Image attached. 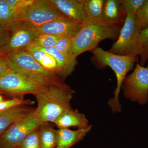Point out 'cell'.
I'll return each mask as SVG.
<instances>
[{
	"instance_id": "6da1fadb",
	"label": "cell",
	"mask_w": 148,
	"mask_h": 148,
	"mask_svg": "<svg viewBox=\"0 0 148 148\" xmlns=\"http://www.w3.org/2000/svg\"><path fill=\"white\" fill-rule=\"evenodd\" d=\"M74 93L66 84L47 86L35 93L38 104L35 111L42 123H53L64 112L72 108Z\"/></svg>"
},
{
	"instance_id": "836d02e7",
	"label": "cell",
	"mask_w": 148,
	"mask_h": 148,
	"mask_svg": "<svg viewBox=\"0 0 148 148\" xmlns=\"http://www.w3.org/2000/svg\"><path fill=\"white\" fill-rule=\"evenodd\" d=\"M147 66H148V59L147 61Z\"/></svg>"
},
{
	"instance_id": "7c38bea8",
	"label": "cell",
	"mask_w": 148,
	"mask_h": 148,
	"mask_svg": "<svg viewBox=\"0 0 148 148\" xmlns=\"http://www.w3.org/2000/svg\"><path fill=\"white\" fill-rule=\"evenodd\" d=\"M25 49H38L52 56L58 64L59 77L62 79H65L67 77L71 75L76 66L77 58H74L72 55H64L56 50L55 47L40 48L31 45Z\"/></svg>"
},
{
	"instance_id": "e0dca14e",
	"label": "cell",
	"mask_w": 148,
	"mask_h": 148,
	"mask_svg": "<svg viewBox=\"0 0 148 148\" xmlns=\"http://www.w3.org/2000/svg\"><path fill=\"white\" fill-rule=\"evenodd\" d=\"M34 110L29 106H21L0 112V135L16 121Z\"/></svg>"
},
{
	"instance_id": "ffe728a7",
	"label": "cell",
	"mask_w": 148,
	"mask_h": 148,
	"mask_svg": "<svg viewBox=\"0 0 148 148\" xmlns=\"http://www.w3.org/2000/svg\"><path fill=\"white\" fill-rule=\"evenodd\" d=\"M86 13L90 18L103 21V8L105 0H83Z\"/></svg>"
},
{
	"instance_id": "52a82bcc",
	"label": "cell",
	"mask_w": 148,
	"mask_h": 148,
	"mask_svg": "<svg viewBox=\"0 0 148 148\" xmlns=\"http://www.w3.org/2000/svg\"><path fill=\"white\" fill-rule=\"evenodd\" d=\"M121 88L125 97L141 105L148 101V66L143 67L139 60L132 73L125 77Z\"/></svg>"
},
{
	"instance_id": "3957f363",
	"label": "cell",
	"mask_w": 148,
	"mask_h": 148,
	"mask_svg": "<svg viewBox=\"0 0 148 148\" xmlns=\"http://www.w3.org/2000/svg\"><path fill=\"white\" fill-rule=\"evenodd\" d=\"M91 52L100 66H109L115 74L116 87L113 98L109 100L108 105L113 112H120L121 111V106L119 102V95L122 84L127 73L132 70L135 63L139 60L138 56L117 55L99 47H96Z\"/></svg>"
},
{
	"instance_id": "7a4b0ae2",
	"label": "cell",
	"mask_w": 148,
	"mask_h": 148,
	"mask_svg": "<svg viewBox=\"0 0 148 148\" xmlns=\"http://www.w3.org/2000/svg\"><path fill=\"white\" fill-rule=\"evenodd\" d=\"M121 29L88 16L83 21L81 29L73 38L72 56L77 58L85 51H91L103 40H116Z\"/></svg>"
},
{
	"instance_id": "1f68e13d",
	"label": "cell",
	"mask_w": 148,
	"mask_h": 148,
	"mask_svg": "<svg viewBox=\"0 0 148 148\" xmlns=\"http://www.w3.org/2000/svg\"><path fill=\"white\" fill-rule=\"evenodd\" d=\"M4 101L3 98V97L1 96V95H0V103L1 102H3V101Z\"/></svg>"
},
{
	"instance_id": "44dd1931",
	"label": "cell",
	"mask_w": 148,
	"mask_h": 148,
	"mask_svg": "<svg viewBox=\"0 0 148 148\" xmlns=\"http://www.w3.org/2000/svg\"><path fill=\"white\" fill-rule=\"evenodd\" d=\"M135 54L139 56V64L145 66L148 59V27L141 30Z\"/></svg>"
},
{
	"instance_id": "4dcf8cb0",
	"label": "cell",
	"mask_w": 148,
	"mask_h": 148,
	"mask_svg": "<svg viewBox=\"0 0 148 148\" xmlns=\"http://www.w3.org/2000/svg\"><path fill=\"white\" fill-rule=\"evenodd\" d=\"M11 71L5 56L0 54V77Z\"/></svg>"
},
{
	"instance_id": "8992f818",
	"label": "cell",
	"mask_w": 148,
	"mask_h": 148,
	"mask_svg": "<svg viewBox=\"0 0 148 148\" xmlns=\"http://www.w3.org/2000/svg\"><path fill=\"white\" fill-rule=\"evenodd\" d=\"M35 110L16 121L0 135V148H17L25 138L42 124Z\"/></svg>"
},
{
	"instance_id": "9c48e42d",
	"label": "cell",
	"mask_w": 148,
	"mask_h": 148,
	"mask_svg": "<svg viewBox=\"0 0 148 148\" xmlns=\"http://www.w3.org/2000/svg\"><path fill=\"white\" fill-rule=\"evenodd\" d=\"M44 87L25 75L12 70L0 77V90L9 94L34 95Z\"/></svg>"
},
{
	"instance_id": "2e32d148",
	"label": "cell",
	"mask_w": 148,
	"mask_h": 148,
	"mask_svg": "<svg viewBox=\"0 0 148 148\" xmlns=\"http://www.w3.org/2000/svg\"><path fill=\"white\" fill-rule=\"evenodd\" d=\"M53 123L58 129L71 127L84 128L90 125L84 114L73 108L64 112Z\"/></svg>"
},
{
	"instance_id": "4316f807",
	"label": "cell",
	"mask_w": 148,
	"mask_h": 148,
	"mask_svg": "<svg viewBox=\"0 0 148 148\" xmlns=\"http://www.w3.org/2000/svg\"><path fill=\"white\" fill-rule=\"evenodd\" d=\"M122 7L126 14L138 12L145 0H120Z\"/></svg>"
},
{
	"instance_id": "ac0fdd59",
	"label": "cell",
	"mask_w": 148,
	"mask_h": 148,
	"mask_svg": "<svg viewBox=\"0 0 148 148\" xmlns=\"http://www.w3.org/2000/svg\"><path fill=\"white\" fill-rule=\"evenodd\" d=\"M39 138L41 148L57 147V130L49 122L42 123L39 129Z\"/></svg>"
},
{
	"instance_id": "83f0119b",
	"label": "cell",
	"mask_w": 148,
	"mask_h": 148,
	"mask_svg": "<svg viewBox=\"0 0 148 148\" xmlns=\"http://www.w3.org/2000/svg\"><path fill=\"white\" fill-rule=\"evenodd\" d=\"M6 0H0V25L7 27L12 15Z\"/></svg>"
},
{
	"instance_id": "cb8c5ba5",
	"label": "cell",
	"mask_w": 148,
	"mask_h": 148,
	"mask_svg": "<svg viewBox=\"0 0 148 148\" xmlns=\"http://www.w3.org/2000/svg\"><path fill=\"white\" fill-rule=\"evenodd\" d=\"M39 129L35 130L27 135L17 148H41L39 138Z\"/></svg>"
},
{
	"instance_id": "d4e9b609",
	"label": "cell",
	"mask_w": 148,
	"mask_h": 148,
	"mask_svg": "<svg viewBox=\"0 0 148 148\" xmlns=\"http://www.w3.org/2000/svg\"><path fill=\"white\" fill-rule=\"evenodd\" d=\"M136 19L140 30L148 27V0H145L136 13Z\"/></svg>"
},
{
	"instance_id": "e575fe53",
	"label": "cell",
	"mask_w": 148,
	"mask_h": 148,
	"mask_svg": "<svg viewBox=\"0 0 148 148\" xmlns=\"http://www.w3.org/2000/svg\"></svg>"
},
{
	"instance_id": "7402d4cb",
	"label": "cell",
	"mask_w": 148,
	"mask_h": 148,
	"mask_svg": "<svg viewBox=\"0 0 148 148\" xmlns=\"http://www.w3.org/2000/svg\"><path fill=\"white\" fill-rule=\"evenodd\" d=\"M60 37L53 35L40 34L31 45L40 48L55 47Z\"/></svg>"
},
{
	"instance_id": "f1b7e54d",
	"label": "cell",
	"mask_w": 148,
	"mask_h": 148,
	"mask_svg": "<svg viewBox=\"0 0 148 148\" xmlns=\"http://www.w3.org/2000/svg\"><path fill=\"white\" fill-rule=\"evenodd\" d=\"M10 10L12 14L28 6L34 0H6Z\"/></svg>"
},
{
	"instance_id": "484cf974",
	"label": "cell",
	"mask_w": 148,
	"mask_h": 148,
	"mask_svg": "<svg viewBox=\"0 0 148 148\" xmlns=\"http://www.w3.org/2000/svg\"><path fill=\"white\" fill-rule=\"evenodd\" d=\"M34 104V102L30 100L14 98L0 103V112L7 110L18 106H30Z\"/></svg>"
},
{
	"instance_id": "5b68a950",
	"label": "cell",
	"mask_w": 148,
	"mask_h": 148,
	"mask_svg": "<svg viewBox=\"0 0 148 148\" xmlns=\"http://www.w3.org/2000/svg\"><path fill=\"white\" fill-rule=\"evenodd\" d=\"M63 15L50 0H34L30 5L14 12L7 27L9 29L14 24H24L37 28Z\"/></svg>"
},
{
	"instance_id": "9a60e30c",
	"label": "cell",
	"mask_w": 148,
	"mask_h": 148,
	"mask_svg": "<svg viewBox=\"0 0 148 148\" xmlns=\"http://www.w3.org/2000/svg\"><path fill=\"white\" fill-rule=\"evenodd\" d=\"M92 128V125L84 128L72 130L69 128L57 130V147L70 148L82 140Z\"/></svg>"
},
{
	"instance_id": "30bf717a",
	"label": "cell",
	"mask_w": 148,
	"mask_h": 148,
	"mask_svg": "<svg viewBox=\"0 0 148 148\" xmlns=\"http://www.w3.org/2000/svg\"><path fill=\"white\" fill-rule=\"evenodd\" d=\"M9 29L11 32L9 40L0 48V54L26 49L40 34L36 28L24 24H14Z\"/></svg>"
},
{
	"instance_id": "8fae6325",
	"label": "cell",
	"mask_w": 148,
	"mask_h": 148,
	"mask_svg": "<svg viewBox=\"0 0 148 148\" xmlns=\"http://www.w3.org/2000/svg\"><path fill=\"white\" fill-rule=\"evenodd\" d=\"M82 27V22L75 21L63 15L53 21L36 28L40 34L70 37L74 38Z\"/></svg>"
},
{
	"instance_id": "ba28073f",
	"label": "cell",
	"mask_w": 148,
	"mask_h": 148,
	"mask_svg": "<svg viewBox=\"0 0 148 148\" xmlns=\"http://www.w3.org/2000/svg\"><path fill=\"white\" fill-rule=\"evenodd\" d=\"M140 32L136 14H127L118 38L108 51L117 55L137 56L135 53Z\"/></svg>"
},
{
	"instance_id": "5bb4252c",
	"label": "cell",
	"mask_w": 148,
	"mask_h": 148,
	"mask_svg": "<svg viewBox=\"0 0 148 148\" xmlns=\"http://www.w3.org/2000/svg\"><path fill=\"white\" fill-rule=\"evenodd\" d=\"M63 15L75 21L83 22L88 16L83 0H50Z\"/></svg>"
},
{
	"instance_id": "603a6c76",
	"label": "cell",
	"mask_w": 148,
	"mask_h": 148,
	"mask_svg": "<svg viewBox=\"0 0 148 148\" xmlns=\"http://www.w3.org/2000/svg\"><path fill=\"white\" fill-rule=\"evenodd\" d=\"M55 48L60 53L64 55H72L73 49V38L70 37H61Z\"/></svg>"
},
{
	"instance_id": "f546056e",
	"label": "cell",
	"mask_w": 148,
	"mask_h": 148,
	"mask_svg": "<svg viewBox=\"0 0 148 148\" xmlns=\"http://www.w3.org/2000/svg\"><path fill=\"white\" fill-rule=\"evenodd\" d=\"M10 30L4 25H0V48L8 42L10 37Z\"/></svg>"
},
{
	"instance_id": "4fadbf2b",
	"label": "cell",
	"mask_w": 148,
	"mask_h": 148,
	"mask_svg": "<svg viewBox=\"0 0 148 148\" xmlns=\"http://www.w3.org/2000/svg\"><path fill=\"white\" fill-rule=\"evenodd\" d=\"M127 14L120 0H106L103 8V21L106 24L121 29Z\"/></svg>"
},
{
	"instance_id": "277c9868",
	"label": "cell",
	"mask_w": 148,
	"mask_h": 148,
	"mask_svg": "<svg viewBox=\"0 0 148 148\" xmlns=\"http://www.w3.org/2000/svg\"><path fill=\"white\" fill-rule=\"evenodd\" d=\"M1 54L5 56L12 71L21 73L43 86L66 84L56 74L43 68L25 49Z\"/></svg>"
},
{
	"instance_id": "d6a6232c",
	"label": "cell",
	"mask_w": 148,
	"mask_h": 148,
	"mask_svg": "<svg viewBox=\"0 0 148 148\" xmlns=\"http://www.w3.org/2000/svg\"><path fill=\"white\" fill-rule=\"evenodd\" d=\"M55 148H62L59 147H56Z\"/></svg>"
},
{
	"instance_id": "d6986e66",
	"label": "cell",
	"mask_w": 148,
	"mask_h": 148,
	"mask_svg": "<svg viewBox=\"0 0 148 148\" xmlns=\"http://www.w3.org/2000/svg\"><path fill=\"white\" fill-rule=\"evenodd\" d=\"M26 50L32 55L37 62L43 68L49 71L53 72L59 77L58 64L52 56L38 49Z\"/></svg>"
}]
</instances>
